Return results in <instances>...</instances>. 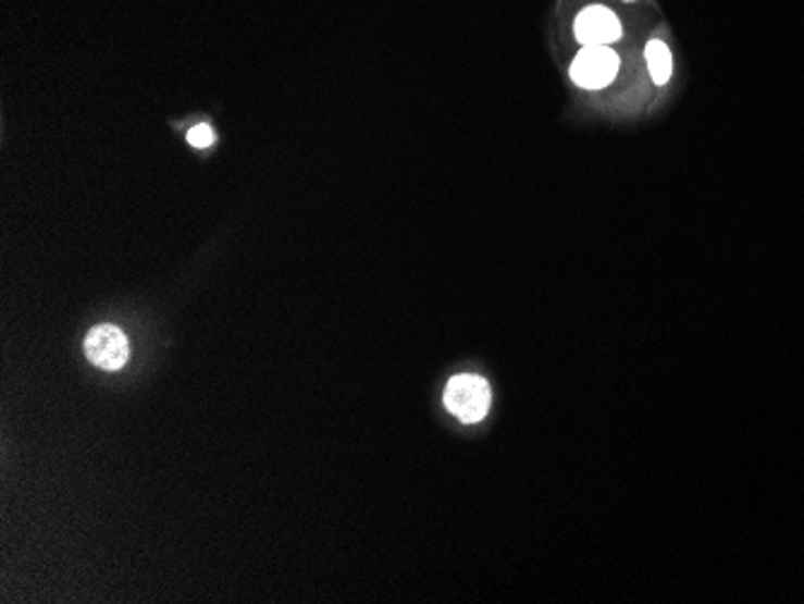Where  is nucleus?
I'll use <instances>...</instances> for the list:
<instances>
[{"label": "nucleus", "mask_w": 804, "mask_h": 604, "mask_svg": "<svg viewBox=\"0 0 804 604\" xmlns=\"http://www.w3.org/2000/svg\"><path fill=\"white\" fill-rule=\"evenodd\" d=\"M444 405L453 417H458L466 424H478L490 412L492 405V387L482 375L460 373L453 375L446 385Z\"/></svg>", "instance_id": "nucleus-1"}, {"label": "nucleus", "mask_w": 804, "mask_h": 604, "mask_svg": "<svg viewBox=\"0 0 804 604\" xmlns=\"http://www.w3.org/2000/svg\"><path fill=\"white\" fill-rule=\"evenodd\" d=\"M619 71V56L605 44L583 47L571 65V79L583 89H603L611 85Z\"/></svg>", "instance_id": "nucleus-2"}, {"label": "nucleus", "mask_w": 804, "mask_h": 604, "mask_svg": "<svg viewBox=\"0 0 804 604\" xmlns=\"http://www.w3.org/2000/svg\"><path fill=\"white\" fill-rule=\"evenodd\" d=\"M85 355L97 369L119 371L131 357L128 337L116 325H97L85 337Z\"/></svg>", "instance_id": "nucleus-3"}, {"label": "nucleus", "mask_w": 804, "mask_h": 604, "mask_svg": "<svg viewBox=\"0 0 804 604\" xmlns=\"http://www.w3.org/2000/svg\"><path fill=\"white\" fill-rule=\"evenodd\" d=\"M576 39L583 47H593V44H605L611 47L621 37V25L617 15L603 5H591L576 17Z\"/></svg>", "instance_id": "nucleus-4"}, {"label": "nucleus", "mask_w": 804, "mask_h": 604, "mask_svg": "<svg viewBox=\"0 0 804 604\" xmlns=\"http://www.w3.org/2000/svg\"><path fill=\"white\" fill-rule=\"evenodd\" d=\"M645 61H648V71L655 85H665L672 75V53L667 49V44L660 39L648 41L645 47Z\"/></svg>", "instance_id": "nucleus-5"}, {"label": "nucleus", "mask_w": 804, "mask_h": 604, "mask_svg": "<svg viewBox=\"0 0 804 604\" xmlns=\"http://www.w3.org/2000/svg\"><path fill=\"white\" fill-rule=\"evenodd\" d=\"M186 138H188V145H194V147H198V150H202V147H210L214 143V133H212V128L208 123H198L196 128L188 131Z\"/></svg>", "instance_id": "nucleus-6"}]
</instances>
